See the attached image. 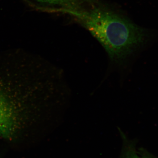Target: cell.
<instances>
[{
  "label": "cell",
  "instance_id": "obj_1",
  "mask_svg": "<svg viewBox=\"0 0 158 158\" xmlns=\"http://www.w3.org/2000/svg\"><path fill=\"white\" fill-rule=\"evenodd\" d=\"M69 94L63 73L53 65L0 64V137L12 140L29 128L57 123Z\"/></svg>",
  "mask_w": 158,
  "mask_h": 158
},
{
  "label": "cell",
  "instance_id": "obj_2",
  "mask_svg": "<svg viewBox=\"0 0 158 158\" xmlns=\"http://www.w3.org/2000/svg\"><path fill=\"white\" fill-rule=\"evenodd\" d=\"M62 11L73 15L101 44L111 65H123L146 39L144 29L114 11L100 7Z\"/></svg>",
  "mask_w": 158,
  "mask_h": 158
},
{
  "label": "cell",
  "instance_id": "obj_3",
  "mask_svg": "<svg viewBox=\"0 0 158 158\" xmlns=\"http://www.w3.org/2000/svg\"><path fill=\"white\" fill-rule=\"evenodd\" d=\"M39 2L45 3L62 7L63 9L75 10L80 8L78 0H36Z\"/></svg>",
  "mask_w": 158,
  "mask_h": 158
},
{
  "label": "cell",
  "instance_id": "obj_4",
  "mask_svg": "<svg viewBox=\"0 0 158 158\" xmlns=\"http://www.w3.org/2000/svg\"><path fill=\"white\" fill-rule=\"evenodd\" d=\"M127 151L123 158H140L134 150L130 149Z\"/></svg>",
  "mask_w": 158,
  "mask_h": 158
},
{
  "label": "cell",
  "instance_id": "obj_5",
  "mask_svg": "<svg viewBox=\"0 0 158 158\" xmlns=\"http://www.w3.org/2000/svg\"><path fill=\"white\" fill-rule=\"evenodd\" d=\"M145 158H153L149 157H145Z\"/></svg>",
  "mask_w": 158,
  "mask_h": 158
}]
</instances>
